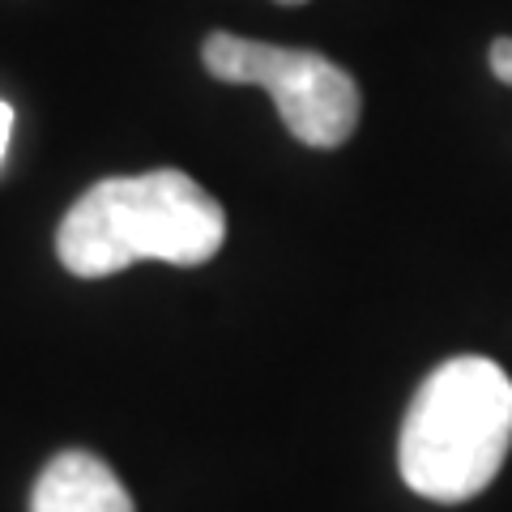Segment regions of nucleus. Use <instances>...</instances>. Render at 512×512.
Wrapping results in <instances>:
<instances>
[{
  "label": "nucleus",
  "instance_id": "1",
  "mask_svg": "<svg viewBox=\"0 0 512 512\" xmlns=\"http://www.w3.org/2000/svg\"><path fill=\"white\" fill-rule=\"evenodd\" d=\"M222 239V205L192 175L158 167L82 192L56 231V256L73 278H107L137 261L205 265Z\"/></svg>",
  "mask_w": 512,
  "mask_h": 512
},
{
  "label": "nucleus",
  "instance_id": "2",
  "mask_svg": "<svg viewBox=\"0 0 512 512\" xmlns=\"http://www.w3.org/2000/svg\"><path fill=\"white\" fill-rule=\"evenodd\" d=\"M512 448V380L500 363L461 355L431 372L406 410L397 470L423 500L461 504L491 487Z\"/></svg>",
  "mask_w": 512,
  "mask_h": 512
},
{
  "label": "nucleus",
  "instance_id": "3",
  "mask_svg": "<svg viewBox=\"0 0 512 512\" xmlns=\"http://www.w3.org/2000/svg\"><path fill=\"white\" fill-rule=\"evenodd\" d=\"M205 69L231 86H265L286 133L312 150H338L359 124V86L342 64L299 47H274L244 35L205 39Z\"/></svg>",
  "mask_w": 512,
  "mask_h": 512
},
{
  "label": "nucleus",
  "instance_id": "4",
  "mask_svg": "<svg viewBox=\"0 0 512 512\" xmlns=\"http://www.w3.org/2000/svg\"><path fill=\"white\" fill-rule=\"evenodd\" d=\"M30 512H137V508L107 461L82 453V448H69V453H56L43 466L35 491H30Z\"/></svg>",
  "mask_w": 512,
  "mask_h": 512
},
{
  "label": "nucleus",
  "instance_id": "5",
  "mask_svg": "<svg viewBox=\"0 0 512 512\" xmlns=\"http://www.w3.org/2000/svg\"><path fill=\"white\" fill-rule=\"evenodd\" d=\"M491 73L500 77L504 86H512V39L508 35L491 43Z\"/></svg>",
  "mask_w": 512,
  "mask_h": 512
},
{
  "label": "nucleus",
  "instance_id": "6",
  "mask_svg": "<svg viewBox=\"0 0 512 512\" xmlns=\"http://www.w3.org/2000/svg\"><path fill=\"white\" fill-rule=\"evenodd\" d=\"M9 133H13V111L0 99V163H5V150H9Z\"/></svg>",
  "mask_w": 512,
  "mask_h": 512
},
{
  "label": "nucleus",
  "instance_id": "7",
  "mask_svg": "<svg viewBox=\"0 0 512 512\" xmlns=\"http://www.w3.org/2000/svg\"><path fill=\"white\" fill-rule=\"evenodd\" d=\"M282 5H299V0H282Z\"/></svg>",
  "mask_w": 512,
  "mask_h": 512
}]
</instances>
